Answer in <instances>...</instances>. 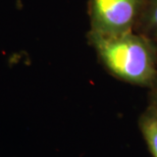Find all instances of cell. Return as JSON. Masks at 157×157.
<instances>
[{"label":"cell","instance_id":"4","mask_svg":"<svg viewBox=\"0 0 157 157\" xmlns=\"http://www.w3.org/2000/svg\"><path fill=\"white\" fill-rule=\"evenodd\" d=\"M143 25L147 34L157 39V0H148L143 11Z\"/></svg>","mask_w":157,"mask_h":157},{"label":"cell","instance_id":"3","mask_svg":"<svg viewBox=\"0 0 157 157\" xmlns=\"http://www.w3.org/2000/svg\"><path fill=\"white\" fill-rule=\"evenodd\" d=\"M139 127L153 157H157V111L149 106L141 114Z\"/></svg>","mask_w":157,"mask_h":157},{"label":"cell","instance_id":"2","mask_svg":"<svg viewBox=\"0 0 157 157\" xmlns=\"http://www.w3.org/2000/svg\"><path fill=\"white\" fill-rule=\"evenodd\" d=\"M141 0H91V32L121 35L133 32Z\"/></svg>","mask_w":157,"mask_h":157},{"label":"cell","instance_id":"1","mask_svg":"<svg viewBox=\"0 0 157 157\" xmlns=\"http://www.w3.org/2000/svg\"><path fill=\"white\" fill-rule=\"evenodd\" d=\"M90 41L109 73L137 86L152 88L157 83V53L146 36L133 32L101 35L90 32Z\"/></svg>","mask_w":157,"mask_h":157},{"label":"cell","instance_id":"5","mask_svg":"<svg viewBox=\"0 0 157 157\" xmlns=\"http://www.w3.org/2000/svg\"><path fill=\"white\" fill-rule=\"evenodd\" d=\"M150 106L157 111V83L151 88V93H150Z\"/></svg>","mask_w":157,"mask_h":157}]
</instances>
